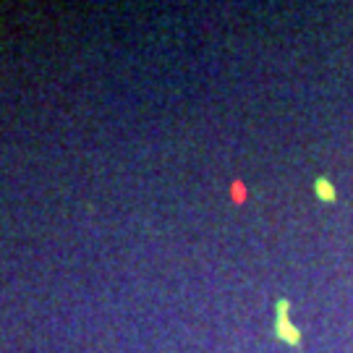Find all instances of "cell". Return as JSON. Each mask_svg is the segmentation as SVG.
<instances>
[{
    "label": "cell",
    "instance_id": "cell-1",
    "mask_svg": "<svg viewBox=\"0 0 353 353\" xmlns=\"http://www.w3.org/2000/svg\"><path fill=\"white\" fill-rule=\"evenodd\" d=\"M275 335L291 348H301V332L291 322V301L280 299L277 301V317H275Z\"/></svg>",
    "mask_w": 353,
    "mask_h": 353
},
{
    "label": "cell",
    "instance_id": "cell-2",
    "mask_svg": "<svg viewBox=\"0 0 353 353\" xmlns=\"http://www.w3.org/2000/svg\"><path fill=\"white\" fill-rule=\"evenodd\" d=\"M314 194H317L319 202H330V204L335 202V197H338V194H335V186L330 183V178H324V175L314 181Z\"/></svg>",
    "mask_w": 353,
    "mask_h": 353
}]
</instances>
